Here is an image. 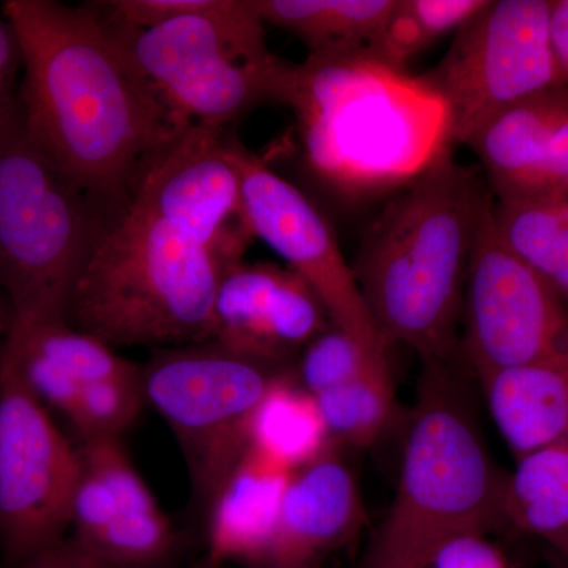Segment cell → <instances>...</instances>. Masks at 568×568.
I'll use <instances>...</instances> for the list:
<instances>
[{"label": "cell", "mask_w": 568, "mask_h": 568, "mask_svg": "<svg viewBox=\"0 0 568 568\" xmlns=\"http://www.w3.org/2000/svg\"><path fill=\"white\" fill-rule=\"evenodd\" d=\"M20 43L18 104L31 140L110 215L189 129L123 50L95 3L9 0Z\"/></svg>", "instance_id": "obj_1"}, {"label": "cell", "mask_w": 568, "mask_h": 568, "mask_svg": "<svg viewBox=\"0 0 568 568\" xmlns=\"http://www.w3.org/2000/svg\"><path fill=\"white\" fill-rule=\"evenodd\" d=\"M493 201L481 171L458 163L454 148L392 193L351 265L387 349L454 361L470 254Z\"/></svg>", "instance_id": "obj_2"}, {"label": "cell", "mask_w": 568, "mask_h": 568, "mask_svg": "<svg viewBox=\"0 0 568 568\" xmlns=\"http://www.w3.org/2000/svg\"><path fill=\"white\" fill-rule=\"evenodd\" d=\"M280 104L294 112L306 166L346 196L395 193L454 148L444 100L368 54L290 63Z\"/></svg>", "instance_id": "obj_3"}, {"label": "cell", "mask_w": 568, "mask_h": 568, "mask_svg": "<svg viewBox=\"0 0 568 568\" xmlns=\"http://www.w3.org/2000/svg\"><path fill=\"white\" fill-rule=\"evenodd\" d=\"M452 362L424 364L394 503L361 568H429L457 538L510 529L508 474Z\"/></svg>", "instance_id": "obj_4"}, {"label": "cell", "mask_w": 568, "mask_h": 568, "mask_svg": "<svg viewBox=\"0 0 568 568\" xmlns=\"http://www.w3.org/2000/svg\"><path fill=\"white\" fill-rule=\"evenodd\" d=\"M222 257L151 213L112 216L71 293L67 323L110 346L211 342Z\"/></svg>", "instance_id": "obj_5"}, {"label": "cell", "mask_w": 568, "mask_h": 568, "mask_svg": "<svg viewBox=\"0 0 568 568\" xmlns=\"http://www.w3.org/2000/svg\"><path fill=\"white\" fill-rule=\"evenodd\" d=\"M110 215L26 132H0V291L11 321H67L74 284Z\"/></svg>", "instance_id": "obj_6"}, {"label": "cell", "mask_w": 568, "mask_h": 568, "mask_svg": "<svg viewBox=\"0 0 568 568\" xmlns=\"http://www.w3.org/2000/svg\"><path fill=\"white\" fill-rule=\"evenodd\" d=\"M102 17L142 77L185 122L226 130L257 104L280 103L290 63L268 51L252 0H215L201 13L148 29Z\"/></svg>", "instance_id": "obj_7"}, {"label": "cell", "mask_w": 568, "mask_h": 568, "mask_svg": "<svg viewBox=\"0 0 568 568\" xmlns=\"http://www.w3.org/2000/svg\"><path fill=\"white\" fill-rule=\"evenodd\" d=\"M267 364L219 343L160 351L142 366L145 402L181 444L197 497L211 503L250 448V420L275 377Z\"/></svg>", "instance_id": "obj_8"}, {"label": "cell", "mask_w": 568, "mask_h": 568, "mask_svg": "<svg viewBox=\"0 0 568 568\" xmlns=\"http://www.w3.org/2000/svg\"><path fill=\"white\" fill-rule=\"evenodd\" d=\"M549 13L551 0H488L455 32L443 61L418 77L446 103L454 148L519 100L566 85Z\"/></svg>", "instance_id": "obj_9"}, {"label": "cell", "mask_w": 568, "mask_h": 568, "mask_svg": "<svg viewBox=\"0 0 568 568\" xmlns=\"http://www.w3.org/2000/svg\"><path fill=\"white\" fill-rule=\"evenodd\" d=\"M80 467V450L0 349V545L11 566L62 544Z\"/></svg>", "instance_id": "obj_10"}, {"label": "cell", "mask_w": 568, "mask_h": 568, "mask_svg": "<svg viewBox=\"0 0 568 568\" xmlns=\"http://www.w3.org/2000/svg\"><path fill=\"white\" fill-rule=\"evenodd\" d=\"M489 205L470 254L459 351L478 377L568 354V306L497 234Z\"/></svg>", "instance_id": "obj_11"}, {"label": "cell", "mask_w": 568, "mask_h": 568, "mask_svg": "<svg viewBox=\"0 0 568 568\" xmlns=\"http://www.w3.org/2000/svg\"><path fill=\"white\" fill-rule=\"evenodd\" d=\"M234 153L241 170L245 224L252 237L271 246L315 290L332 324L354 336L369 353L387 355L331 223L297 186L272 171L237 138Z\"/></svg>", "instance_id": "obj_12"}, {"label": "cell", "mask_w": 568, "mask_h": 568, "mask_svg": "<svg viewBox=\"0 0 568 568\" xmlns=\"http://www.w3.org/2000/svg\"><path fill=\"white\" fill-rule=\"evenodd\" d=\"M234 140L227 129L192 123L145 168L129 203L227 264L242 261L253 239L244 219Z\"/></svg>", "instance_id": "obj_13"}, {"label": "cell", "mask_w": 568, "mask_h": 568, "mask_svg": "<svg viewBox=\"0 0 568 568\" xmlns=\"http://www.w3.org/2000/svg\"><path fill=\"white\" fill-rule=\"evenodd\" d=\"M331 324L320 295L290 267L239 261L219 284L211 342L290 366Z\"/></svg>", "instance_id": "obj_14"}, {"label": "cell", "mask_w": 568, "mask_h": 568, "mask_svg": "<svg viewBox=\"0 0 568 568\" xmlns=\"http://www.w3.org/2000/svg\"><path fill=\"white\" fill-rule=\"evenodd\" d=\"M365 521L361 488L332 444L315 462L294 470L261 568H320L357 537Z\"/></svg>", "instance_id": "obj_15"}, {"label": "cell", "mask_w": 568, "mask_h": 568, "mask_svg": "<svg viewBox=\"0 0 568 568\" xmlns=\"http://www.w3.org/2000/svg\"><path fill=\"white\" fill-rule=\"evenodd\" d=\"M293 474L250 447L209 503L205 558L261 568Z\"/></svg>", "instance_id": "obj_16"}, {"label": "cell", "mask_w": 568, "mask_h": 568, "mask_svg": "<svg viewBox=\"0 0 568 568\" xmlns=\"http://www.w3.org/2000/svg\"><path fill=\"white\" fill-rule=\"evenodd\" d=\"M568 108V85L534 93L485 123L467 148L480 162L495 201L538 196L549 136Z\"/></svg>", "instance_id": "obj_17"}, {"label": "cell", "mask_w": 568, "mask_h": 568, "mask_svg": "<svg viewBox=\"0 0 568 568\" xmlns=\"http://www.w3.org/2000/svg\"><path fill=\"white\" fill-rule=\"evenodd\" d=\"M478 384L515 459L568 432V354L500 369Z\"/></svg>", "instance_id": "obj_18"}, {"label": "cell", "mask_w": 568, "mask_h": 568, "mask_svg": "<svg viewBox=\"0 0 568 568\" xmlns=\"http://www.w3.org/2000/svg\"><path fill=\"white\" fill-rule=\"evenodd\" d=\"M80 478L71 506L74 544L84 545L123 519L160 510L155 497L126 457L121 440H82Z\"/></svg>", "instance_id": "obj_19"}, {"label": "cell", "mask_w": 568, "mask_h": 568, "mask_svg": "<svg viewBox=\"0 0 568 568\" xmlns=\"http://www.w3.org/2000/svg\"><path fill=\"white\" fill-rule=\"evenodd\" d=\"M252 7L264 24L304 41L312 55H372L395 0H252Z\"/></svg>", "instance_id": "obj_20"}, {"label": "cell", "mask_w": 568, "mask_h": 568, "mask_svg": "<svg viewBox=\"0 0 568 568\" xmlns=\"http://www.w3.org/2000/svg\"><path fill=\"white\" fill-rule=\"evenodd\" d=\"M507 519L510 529L544 541L568 568V432L517 459L508 474Z\"/></svg>", "instance_id": "obj_21"}, {"label": "cell", "mask_w": 568, "mask_h": 568, "mask_svg": "<svg viewBox=\"0 0 568 568\" xmlns=\"http://www.w3.org/2000/svg\"><path fill=\"white\" fill-rule=\"evenodd\" d=\"M332 446L316 398L294 368L275 377L250 420V447L290 470L320 458Z\"/></svg>", "instance_id": "obj_22"}, {"label": "cell", "mask_w": 568, "mask_h": 568, "mask_svg": "<svg viewBox=\"0 0 568 568\" xmlns=\"http://www.w3.org/2000/svg\"><path fill=\"white\" fill-rule=\"evenodd\" d=\"M497 234L568 306V226L558 197L495 201Z\"/></svg>", "instance_id": "obj_23"}, {"label": "cell", "mask_w": 568, "mask_h": 568, "mask_svg": "<svg viewBox=\"0 0 568 568\" xmlns=\"http://www.w3.org/2000/svg\"><path fill=\"white\" fill-rule=\"evenodd\" d=\"M328 439L368 448L379 439L395 407L390 366L379 365L349 383L316 395Z\"/></svg>", "instance_id": "obj_24"}, {"label": "cell", "mask_w": 568, "mask_h": 568, "mask_svg": "<svg viewBox=\"0 0 568 568\" xmlns=\"http://www.w3.org/2000/svg\"><path fill=\"white\" fill-rule=\"evenodd\" d=\"M488 0H395L372 55L394 69L448 32H457L487 7Z\"/></svg>", "instance_id": "obj_25"}, {"label": "cell", "mask_w": 568, "mask_h": 568, "mask_svg": "<svg viewBox=\"0 0 568 568\" xmlns=\"http://www.w3.org/2000/svg\"><path fill=\"white\" fill-rule=\"evenodd\" d=\"M386 364L387 355L369 353L354 336L331 324L298 355L294 375L305 390L316 396Z\"/></svg>", "instance_id": "obj_26"}, {"label": "cell", "mask_w": 568, "mask_h": 568, "mask_svg": "<svg viewBox=\"0 0 568 568\" xmlns=\"http://www.w3.org/2000/svg\"><path fill=\"white\" fill-rule=\"evenodd\" d=\"M145 403L141 375L112 377L82 386L67 420L82 440L97 437L119 439L140 416Z\"/></svg>", "instance_id": "obj_27"}, {"label": "cell", "mask_w": 568, "mask_h": 568, "mask_svg": "<svg viewBox=\"0 0 568 568\" xmlns=\"http://www.w3.org/2000/svg\"><path fill=\"white\" fill-rule=\"evenodd\" d=\"M22 73L20 43L6 18H0V132L18 108Z\"/></svg>", "instance_id": "obj_28"}, {"label": "cell", "mask_w": 568, "mask_h": 568, "mask_svg": "<svg viewBox=\"0 0 568 568\" xmlns=\"http://www.w3.org/2000/svg\"><path fill=\"white\" fill-rule=\"evenodd\" d=\"M429 568H510L506 556L487 537L457 538L437 552Z\"/></svg>", "instance_id": "obj_29"}, {"label": "cell", "mask_w": 568, "mask_h": 568, "mask_svg": "<svg viewBox=\"0 0 568 568\" xmlns=\"http://www.w3.org/2000/svg\"><path fill=\"white\" fill-rule=\"evenodd\" d=\"M568 194V108L551 136H549L547 151L540 171V186L538 196L562 197Z\"/></svg>", "instance_id": "obj_30"}, {"label": "cell", "mask_w": 568, "mask_h": 568, "mask_svg": "<svg viewBox=\"0 0 568 568\" xmlns=\"http://www.w3.org/2000/svg\"><path fill=\"white\" fill-rule=\"evenodd\" d=\"M17 568H111L104 566L103 562L92 558L88 552L82 551L73 540L59 544L58 547L41 552L36 558L28 560ZM189 568H226L222 564L212 562L211 559L204 558L200 562Z\"/></svg>", "instance_id": "obj_31"}, {"label": "cell", "mask_w": 568, "mask_h": 568, "mask_svg": "<svg viewBox=\"0 0 568 568\" xmlns=\"http://www.w3.org/2000/svg\"><path fill=\"white\" fill-rule=\"evenodd\" d=\"M549 32L560 77L564 84L568 85V0H551Z\"/></svg>", "instance_id": "obj_32"}, {"label": "cell", "mask_w": 568, "mask_h": 568, "mask_svg": "<svg viewBox=\"0 0 568 568\" xmlns=\"http://www.w3.org/2000/svg\"><path fill=\"white\" fill-rule=\"evenodd\" d=\"M10 323L11 313L9 304H7L6 297H3L2 291H0V342H2L7 331H9Z\"/></svg>", "instance_id": "obj_33"}, {"label": "cell", "mask_w": 568, "mask_h": 568, "mask_svg": "<svg viewBox=\"0 0 568 568\" xmlns=\"http://www.w3.org/2000/svg\"><path fill=\"white\" fill-rule=\"evenodd\" d=\"M560 213H562L564 220H566L568 226V194L567 196L558 197Z\"/></svg>", "instance_id": "obj_34"}]
</instances>
